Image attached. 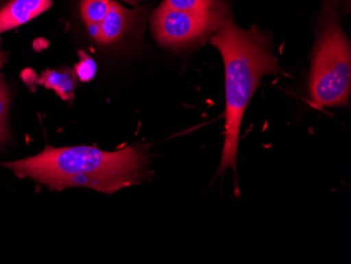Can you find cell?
I'll use <instances>...</instances> for the list:
<instances>
[{
    "label": "cell",
    "instance_id": "cell-3",
    "mask_svg": "<svg viewBox=\"0 0 351 264\" xmlns=\"http://www.w3.org/2000/svg\"><path fill=\"white\" fill-rule=\"evenodd\" d=\"M309 93L313 106L320 108L346 106L350 98V43L336 15L329 17L317 43Z\"/></svg>",
    "mask_w": 351,
    "mask_h": 264
},
{
    "label": "cell",
    "instance_id": "cell-2",
    "mask_svg": "<svg viewBox=\"0 0 351 264\" xmlns=\"http://www.w3.org/2000/svg\"><path fill=\"white\" fill-rule=\"evenodd\" d=\"M226 68V137L219 173L232 169L237 179V155L242 120L250 99L265 75L279 71L269 37L258 27L243 29L226 17L210 38Z\"/></svg>",
    "mask_w": 351,
    "mask_h": 264
},
{
    "label": "cell",
    "instance_id": "cell-12",
    "mask_svg": "<svg viewBox=\"0 0 351 264\" xmlns=\"http://www.w3.org/2000/svg\"><path fill=\"white\" fill-rule=\"evenodd\" d=\"M5 64V55L1 50V39H0V69L3 68V64Z\"/></svg>",
    "mask_w": 351,
    "mask_h": 264
},
{
    "label": "cell",
    "instance_id": "cell-1",
    "mask_svg": "<svg viewBox=\"0 0 351 264\" xmlns=\"http://www.w3.org/2000/svg\"><path fill=\"white\" fill-rule=\"evenodd\" d=\"M147 158L136 147L106 152L96 147H47L35 156L1 163L16 176L29 178L52 190L88 188L112 195L139 184L147 175Z\"/></svg>",
    "mask_w": 351,
    "mask_h": 264
},
{
    "label": "cell",
    "instance_id": "cell-11",
    "mask_svg": "<svg viewBox=\"0 0 351 264\" xmlns=\"http://www.w3.org/2000/svg\"><path fill=\"white\" fill-rule=\"evenodd\" d=\"M80 56H82V60L79 61L75 67L74 72L79 80L88 82L94 78L97 67L95 64L94 59L88 57L86 53H80Z\"/></svg>",
    "mask_w": 351,
    "mask_h": 264
},
{
    "label": "cell",
    "instance_id": "cell-10",
    "mask_svg": "<svg viewBox=\"0 0 351 264\" xmlns=\"http://www.w3.org/2000/svg\"><path fill=\"white\" fill-rule=\"evenodd\" d=\"M9 92L5 82L0 80V143L7 141L9 136L8 130V115H9Z\"/></svg>",
    "mask_w": 351,
    "mask_h": 264
},
{
    "label": "cell",
    "instance_id": "cell-8",
    "mask_svg": "<svg viewBox=\"0 0 351 264\" xmlns=\"http://www.w3.org/2000/svg\"><path fill=\"white\" fill-rule=\"evenodd\" d=\"M112 0H82V15L86 25L99 23L106 17Z\"/></svg>",
    "mask_w": 351,
    "mask_h": 264
},
{
    "label": "cell",
    "instance_id": "cell-13",
    "mask_svg": "<svg viewBox=\"0 0 351 264\" xmlns=\"http://www.w3.org/2000/svg\"><path fill=\"white\" fill-rule=\"evenodd\" d=\"M124 1H128V3H134V5L138 3V0H124Z\"/></svg>",
    "mask_w": 351,
    "mask_h": 264
},
{
    "label": "cell",
    "instance_id": "cell-4",
    "mask_svg": "<svg viewBox=\"0 0 351 264\" xmlns=\"http://www.w3.org/2000/svg\"><path fill=\"white\" fill-rule=\"evenodd\" d=\"M226 19L220 10L207 12L177 10L162 3L154 14L153 32L161 45L178 48L216 32Z\"/></svg>",
    "mask_w": 351,
    "mask_h": 264
},
{
    "label": "cell",
    "instance_id": "cell-5",
    "mask_svg": "<svg viewBox=\"0 0 351 264\" xmlns=\"http://www.w3.org/2000/svg\"><path fill=\"white\" fill-rule=\"evenodd\" d=\"M52 3L53 0H11L0 9V34L36 19Z\"/></svg>",
    "mask_w": 351,
    "mask_h": 264
},
{
    "label": "cell",
    "instance_id": "cell-7",
    "mask_svg": "<svg viewBox=\"0 0 351 264\" xmlns=\"http://www.w3.org/2000/svg\"><path fill=\"white\" fill-rule=\"evenodd\" d=\"M77 76L71 69L47 70L38 77V84L54 91L59 97L72 101L76 88Z\"/></svg>",
    "mask_w": 351,
    "mask_h": 264
},
{
    "label": "cell",
    "instance_id": "cell-9",
    "mask_svg": "<svg viewBox=\"0 0 351 264\" xmlns=\"http://www.w3.org/2000/svg\"><path fill=\"white\" fill-rule=\"evenodd\" d=\"M165 5L177 10L207 12L215 9V0H165Z\"/></svg>",
    "mask_w": 351,
    "mask_h": 264
},
{
    "label": "cell",
    "instance_id": "cell-6",
    "mask_svg": "<svg viewBox=\"0 0 351 264\" xmlns=\"http://www.w3.org/2000/svg\"><path fill=\"white\" fill-rule=\"evenodd\" d=\"M136 17L137 12L112 1L106 17L98 23L99 34L96 41L102 45H110L119 40L133 25Z\"/></svg>",
    "mask_w": 351,
    "mask_h": 264
}]
</instances>
